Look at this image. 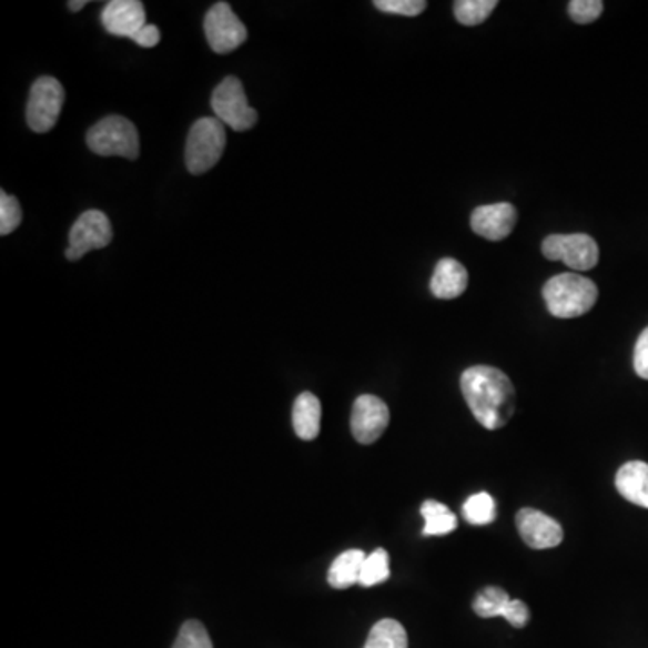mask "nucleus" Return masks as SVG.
Segmentation results:
<instances>
[{"mask_svg":"<svg viewBox=\"0 0 648 648\" xmlns=\"http://www.w3.org/2000/svg\"><path fill=\"white\" fill-rule=\"evenodd\" d=\"M462 393L473 415L485 429H503L514 416V384L497 367L474 366L465 369Z\"/></svg>","mask_w":648,"mask_h":648,"instance_id":"1","label":"nucleus"},{"mask_svg":"<svg viewBox=\"0 0 648 648\" xmlns=\"http://www.w3.org/2000/svg\"><path fill=\"white\" fill-rule=\"evenodd\" d=\"M543 296L549 314L573 320L591 311L598 300V288L591 280L566 272L544 285Z\"/></svg>","mask_w":648,"mask_h":648,"instance_id":"2","label":"nucleus"},{"mask_svg":"<svg viewBox=\"0 0 648 648\" xmlns=\"http://www.w3.org/2000/svg\"><path fill=\"white\" fill-rule=\"evenodd\" d=\"M87 144L103 158H139V134L135 124L123 115H109L87 132Z\"/></svg>","mask_w":648,"mask_h":648,"instance_id":"3","label":"nucleus"},{"mask_svg":"<svg viewBox=\"0 0 648 648\" xmlns=\"http://www.w3.org/2000/svg\"><path fill=\"white\" fill-rule=\"evenodd\" d=\"M227 143L225 124L216 118H202L191 126L186 141V166L193 175L210 172L222 158Z\"/></svg>","mask_w":648,"mask_h":648,"instance_id":"4","label":"nucleus"},{"mask_svg":"<svg viewBox=\"0 0 648 648\" xmlns=\"http://www.w3.org/2000/svg\"><path fill=\"white\" fill-rule=\"evenodd\" d=\"M63 101L65 91L57 78L42 77L34 81L26 109L29 129L37 134H45L53 130L62 112Z\"/></svg>","mask_w":648,"mask_h":648,"instance_id":"5","label":"nucleus"},{"mask_svg":"<svg viewBox=\"0 0 648 648\" xmlns=\"http://www.w3.org/2000/svg\"><path fill=\"white\" fill-rule=\"evenodd\" d=\"M211 107L216 120L227 124L236 132L253 129L257 121L256 110L249 105L247 95L243 91L239 78H225L211 95Z\"/></svg>","mask_w":648,"mask_h":648,"instance_id":"6","label":"nucleus"},{"mask_svg":"<svg viewBox=\"0 0 648 648\" xmlns=\"http://www.w3.org/2000/svg\"><path fill=\"white\" fill-rule=\"evenodd\" d=\"M543 254L575 271H591L600 260V249L589 234H551L543 242Z\"/></svg>","mask_w":648,"mask_h":648,"instance_id":"7","label":"nucleus"},{"mask_svg":"<svg viewBox=\"0 0 648 648\" xmlns=\"http://www.w3.org/2000/svg\"><path fill=\"white\" fill-rule=\"evenodd\" d=\"M204 31L211 49L219 54L231 53L247 40V29L227 2H216L205 13Z\"/></svg>","mask_w":648,"mask_h":648,"instance_id":"8","label":"nucleus"},{"mask_svg":"<svg viewBox=\"0 0 648 648\" xmlns=\"http://www.w3.org/2000/svg\"><path fill=\"white\" fill-rule=\"evenodd\" d=\"M112 224L109 216L100 210H89L80 215L69 233V247L65 251L69 260H80L87 253L103 249L112 242Z\"/></svg>","mask_w":648,"mask_h":648,"instance_id":"9","label":"nucleus"},{"mask_svg":"<svg viewBox=\"0 0 648 648\" xmlns=\"http://www.w3.org/2000/svg\"><path fill=\"white\" fill-rule=\"evenodd\" d=\"M389 425V407L375 395L358 396L352 411V434L358 444L372 445Z\"/></svg>","mask_w":648,"mask_h":648,"instance_id":"10","label":"nucleus"},{"mask_svg":"<svg viewBox=\"0 0 648 648\" xmlns=\"http://www.w3.org/2000/svg\"><path fill=\"white\" fill-rule=\"evenodd\" d=\"M520 537L528 544L529 548L549 549L557 548L563 543V526L549 515L534 508H523L515 517Z\"/></svg>","mask_w":648,"mask_h":648,"instance_id":"11","label":"nucleus"},{"mask_svg":"<svg viewBox=\"0 0 648 648\" xmlns=\"http://www.w3.org/2000/svg\"><path fill=\"white\" fill-rule=\"evenodd\" d=\"M101 22L110 34L121 39H134L149 24L143 2L139 0H112L103 8Z\"/></svg>","mask_w":648,"mask_h":648,"instance_id":"12","label":"nucleus"},{"mask_svg":"<svg viewBox=\"0 0 648 648\" xmlns=\"http://www.w3.org/2000/svg\"><path fill=\"white\" fill-rule=\"evenodd\" d=\"M515 222H517V211L514 205L506 202L482 205L474 211L470 219L474 233L492 242L505 240L514 231Z\"/></svg>","mask_w":648,"mask_h":648,"instance_id":"13","label":"nucleus"},{"mask_svg":"<svg viewBox=\"0 0 648 648\" xmlns=\"http://www.w3.org/2000/svg\"><path fill=\"white\" fill-rule=\"evenodd\" d=\"M468 272L454 257L439 260L431 280V292L438 300H456L467 291Z\"/></svg>","mask_w":648,"mask_h":648,"instance_id":"14","label":"nucleus"},{"mask_svg":"<svg viewBox=\"0 0 648 648\" xmlns=\"http://www.w3.org/2000/svg\"><path fill=\"white\" fill-rule=\"evenodd\" d=\"M616 488L632 505L648 508V463H625L616 474Z\"/></svg>","mask_w":648,"mask_h":648,"instance_id":"15","label":"nucleus"},{"mask_svg":"<svg viewBox=\"0 0 648 648\" xmlns=\"http://www.w3.org/2000/svg\"><path fill=\"white\" fill-rule=\"evenodd\" d=\"M292 424L297 436L305 442L320 436L321 431V402L312 393H301L294 402L292 409Z\"/></svg>","mask_w":648,"mask_h":648,"instance_id":"16","label":"nucleus"},{"mask_svg":"<svg viewBox=\"0 0 648 648\" xmlns=\"http://www.w3.org/2000/svg\"><path fill=\"white\" fill-rule=\"evenodd\" d=\"M364 554L363 549H348L335 558L328 571V584L334 589H348V587L358 584L361 569H363Z\"/></svg>","mask_w":648,"mask_h":648,"instance_id":"17","label":"nucleus"},{"mask_svg":"<svg viewBox=\"0 0 648 648\" xmlns=\"http://www.w3.org/2000/svg\"><path fill=\"white\" fill-rule=\"evenodd\" d=\"M422 517L425 519V537H439V535L453 534L458 528V519L453 510L444 503L427 499L422 505Z\"/></svg>","mask_w":648,"mask_h":648,"instance_id":"18","label":"nucleus"},{"mask_svg":"<svg viewBox=\"0 0 648 648\" xmlns=\"http://www.w3.org/2000/svg\"><path fill=\"white\" fill-rule=\"evenodd\" d=\"M364 648H409V639L401 621L386 618L373 625Z\"/></svg>","mask_w":648,"mask_h":648,"instance_id":"19","label":"nucleus"},{"mask_svg":"<svg viewBox=\"0 0 648 648\" xmlns=\"http://www.w3.org/2000/svg\"><path fill=\"white\" fill-rule=\"evenodd\" d=\"M463 517L474 526L492 525L497 517L496 500L486 492L474 494L463 505Z\"/></svg>","mask_w":648,"mask_h":648,"instance_id":"20","label":"nucleus"},{"mask_svg":"<svg viewBox=\"0 0 648 648\" xmlns=\"http://www.w3.org/2000/svg\"><path fill=\"white\" fill-rule=\"evenodd\" d=\"M510 600L512 598L505 589H500V587H485L474 598V612L479 618H497V616H503Z\"/></svg>","mask_w":648,"mask_h":648,"instance_id":"21","label":"nucleus"},{"mask_svg":"<svg viewBox=\"0 0 648 648\" xmlns=\"http://www.w3.org/2000/svg\"><path fill=\"white\" fill-rule=\"evenodd\" d=\"M389 578V555L386 549H375L364 558L363 569L358 584L363 587H373Z\"/></svg>","mask_w":648,"mask_h":648,"instance_id":"22","label":"nucleus"},{"mask_svg":"<svg viewBox=\"0 0 648 648\" xmlns=\"http://www.w3.org/2000/svg\"><path fill=\"white\" fill-rule=\"evenodd\" d=\"M496 6V0H458L454 14L463 26H477L490 17Z\"/></svg>","mask_w":648,"mask_h":648,"instance_id":"23","label":"nucleus"},{"mask_svg":"<svg viewBox=\"0 0 648 648\" xmlns=\"http://www.w3.org/2000/svg\"><path fill=\"white\" fill-rule=\"evenodd\" d=\"M172 648H213L210 632L199 620H188L182 625Z\"/></svg>","mask_w":648,"mask_h":648,"instance_id":"24","label":"nucleus"},{"mask_svg":"<svg viewBox=\"0 0 648 648\" xmlns=\"http://www.w3.org/2000/svg\"><path fill=\"white\" fill-rule=\"evenodd\" d=\"M22 222V207L13 195L0 193V234L8 236Z\"/></svg>","mask_w":648,"mask_h":648,"instance_id":"25","label":"nucleus"},{"mask_svg":"<svg viewBox=\"0 0 648 648\" xmlns=\"http://www.w3.org/2000/svg\"><path fill=\"white\" fill-rule=\"evenodd\" d=\"M604 13V2L600 0H573L569 2V14L577 24H591Z\"/></svg>","mask_w":648,"mask_h":648,"instance_id":"26","label":"nucleus"},{"mask_svg":"<svg viewBox=\"0 0 648 648\" xmlns=\"http://www.w3.org/2000/svg\"><path fill=\"white\" fill-rule=\"evenodd\" d=\"M373 4L384 13L404 14V17H416L427 8L424 0H377Z\"/></svg>","mask_w":648,"mask_h":648,"instance_id":"27","label":"nucleus"},{"mask_svg":"<svg viewBox=\"0 0 648 648\" xmlns=\"http://www.w3.org/2000/svg\"><path fill=\"white\" fill-rule=\"evenodd\" d=\"M503 618H505L508 624L514 625L515 629H523L529 621V609L525 601L510 600V604L506 606L505 612H503Z\"/></svg>","mask_w":648,"mask_h":648,"instance_id":"28","label":"nucleus"},{"mask_svg":"<svg viewBox=\"0 0 648 648\" xmlns=\"http://www.w3.org/2000/svg\"><path fill=\"white\" fill-rule=\"evenodd\" d=\"M635 369L638 377L648 381V328H645L639 335L635 348Z\"/></svg>","mask_w":648,"mask_h":648,"instance_id":"29","label":"nucleus"},{"mask_svg":"<svg viewBox=\"0 0 648 648\" xmlns=\"http://www.w3.org/2000/svg\"><path fill=\"white\" fill-rule=\"evenodd\" d=\"M132 40L139 43L141 48H155L159 40H161V33H159L158 26L146 24L138 34H134V39Z\"/></svg>","mask_w":648,"mask_h":648,"instance_id":"30","label":"nucleus"},{"mask_svg":"<svg viewBox=\"0 0 648 648\" xmlns=\"http://www.w3.org/2000/svg\"><path fill=\"white\" fill-rule=\"evenodd\" d=\"M69 10L71 11H80L81 8H85L87 2L85 0H80V2H74V0H72V2H69Z\"/></svg>","mask_w":648,"mask_h":648,"instance_id":"31","label":"nucleus"}]
</instances>
